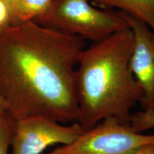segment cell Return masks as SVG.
I'll return each instance as SVG.
<instances>
[{
	"mask_svg": "<svg viewBox=\"0 0 154 154\" xmlns=\"http://www.w3.org/2000/svg\"><path fill=\"white\" fill-rule=\"evenodd\" d=\"M84 38L29 22L0 28V96L15 121L44 115L76 122L75 65Z\"/></svg>",
	"mask_w": 154,
	"mask_h": 154,
	"instance_id": "6da1fadb",
	"label": "cell"
},
{
	"mask_svg": "<svg viewBox=\"0 0 154 154\" xmlns=\"http://www.w3.org/2000/svg\"><path fill=\"white\" fill-rule=\"evenodd\" d=\"M134 42L128 29L81 52L76 69L77 122L84 131L111 116L130 125L131 110L141 96L129 65Z\"/></svg>",
	"mask_w": 154,
	"mask_h": 154,
	"instance_id": "7a4b0ae2",
	"label": "cell"
},
{
	"mask_svg": "<svg viewBox=\"0 0 154 154\" xmlns=\"http://www.w3.org/2000/svg\"><path fill=\"white\" fill-rule=\"evenodd\" d=\"M33 22L95 42L131 29L120 11L101 10L88 0H54L47 12Z\"/></svg>",
	"mask_w": 154,
	"mask_h": 154,
	"instance_id": "3957f363",
	"label": "cell"
},
{
	"mask_svg": "<svg viewBox=\"0 0 154 154\" xmlns=\"http://www.w3.org/2000/svg\"><path fill=\"white\" fill-rule=\"evenodd\" d=\"M149 143H154V134H138L111 116L85 131L72 143L44 154H133Z\"/></svg>",
	"mask_w": 154,
	"mask_h": 154,
	"instance_id": "277c9868",
	"label": "cell"
},
{
	"mask_svg": "<svg viewBox=\"0 0 154 154\" xmlns=\"http://www.w3.org/2000/svg\"><path fill=\"white\" fill-rule=\"evenodd\" d=\"M84 131L77 121L63 126L44 115H31L16 121L11 142L12 154H42L50 146L72 143Z\"/></svg>",
	"mask_w": 154,
	"mask_h": 154,
	"instance_id": "5b68a950",
	"label": "cell"
},
{
	"mask_svg": "<svg viewBox=\"0 0 154 154\" xmlns=\"http://www.w3.org/2000/svg\"><path fill=\"white\" fill-rule=\"evenodd\" d=\"M134 36L130 69L141 91L139 103L143 110L154 106V35L145 23L120 11Z\"/></svg>",
	"mask_w": 154,
	"mask_h": 154,
	"instance_id": "8992f818",
	"label": "cell"
},
{
	"mask_svg": "<svg viewBox=\"0 0 154 154\" xmlns=\"http://www.w3.org/2000/svg\"><path fill=\"white\" fill-rule=\"evenodd\" d=\"M106 9L117 8L119 11L137 19L154 32V0H88Z\"/></svg>",
	"mask_w": 154,
	"mask_h": 154,
	"instance_id": "52a82bcc",
	"label": "cell"
},
{
	"mask_svg": "<svg viewBox=\"0 0 154 154\" xmlns=\"http://www.w3.org/2000/svg\"><path fill=\"white\" fill-rule=\"evenodd\" d=\"M54 0H19L12 14L11 24L33 21L50 8Z\"/></svg>",
	"mask_w": 154,
	"mask_h": 154,
	"instance_id": "ba28073f",
	"label": "cell"
},
{
	"mask_svg": "<svg viewBox=\"0 0 154 154\" xmlns=\"http://www.w3.org/2000/svg\"><path fill=\"white\" fill-rule=\"evenodd\" d=\"M16 121L7 112H0V154H8Z\"/></svg>",
	"mask_w": 154,
	"mask_h": 154,
	"instance_id": "9c48e42d",
	"label": "cell"
},
{
	"mask_svg": "<svg viewBox=\"0 0 154 154\" xmlns=\"http://www.w3.org/2000/svg\"><path fill=\"white\" fill-rule=\"evenodd\" d=\"M130 126L138 134L154 128V106L147 110L137 111L131 115Z\"/></svg>",
	"mask_w": 154,
	"mask_h": 154,
	"instance_id": "30bf717a",
	"label": "cell"
},
{
	"mask_svg": "<svg viewBox=\"0 0 154 154\" xmlns=\"http://www.w3.org/2000/svg\"><path fill=\"white\" fill-rule=\"evenodd\" d=\"M11 24L9 8L3 0H0V28Z\"/></svg>",
	"mask_w": 154,
	"mask_h": 154,
	"instance_id": "8fae6325",
	"label": "cell"
},
{
	"mask_svg": "<svg viewBox=\"0 0 154 154\" xmlns=\"http://www.w3.org/2000/svg\"><path fill=\"white\" fill-rule=\"evenodd\" d=\"M133 154H154V143H149L140 147Z\"/></svg>",
	"mask_w": 154,
	"mask_h": 154,
	"instance_id": "7c38bea8",
	"label": "cell"
},
{
	"mask_svg": "<svg viewBox=\"0 0 154 154\" xmlns=\"http://www.w3.org/2000/svg\"><path fill=\"white\" fill-rule=\"evenodd\" d=\"M3 1L5 2L6 5H7V7H8L9 12H10V14H11H11H12L13 11H14L19 0H3Z\"/></svg>",
	"mask_w": 154,
	"mask_h": 154,
	"instance_id": "4fadbf2b",
	"label": "cell"
},
{
	"mask_svg": "<svg viewBox=\"0 0 154 154\" xmlns=\"http://www.w3.org/2000/svg\"><path fill=\"white\" fill-rule=\"evenodd\" d=\"M6 111V108L5 103H4V101L2 99L0 96V112H5Z\"/></svg>",
	"mask_w": 154,
	"mask_h": 154,
	"instance_id": "5bb4252c",
	"label": "cell"
},
{
	"mask_svg": "<svg viewBox=\"0 0 154 154\" xmlns=\"http://www.w3.org/2000/svg\"><path fill=\"white\" fill-rule=\"evenodd\" d=\"M153 32V35H154V32Z\"/></svg>",
	"mask_w": 154,
	"mask_h": 154,
	"instance_id": "9a60e30c",
	"label": "cell"
}]
</instances>
